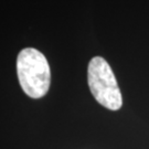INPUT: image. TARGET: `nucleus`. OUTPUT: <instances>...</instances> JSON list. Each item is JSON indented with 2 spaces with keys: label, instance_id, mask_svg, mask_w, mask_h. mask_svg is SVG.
<instances>
[{
  "label": "nucleus",
  "instance_id": "f257e3e1",
  "mask_svg": "<svg viewBox=\"0 0 149 149\" xmlns=\"http://www.w3.org/2000/svg\"><path fill=\"white\" fill-rule=\"evenodd\" d=\"M17 73L23 92L31 98H41L51 84V71L47 58L34 48L23 49L17 58Z\"/></svg>",
  "mask_w": 149,
  "mask_h": 149
},
{
  "label": "nucleus",
  "instance_id": "f03ea898",
  "mask_svg": "<svg viewBox=\"0 0 149 149\" xmlns=\"http://www.w3.org/2000/svg\"><path fill=\"white\" fill-rule=\"evenodd\" d=\"M87 83L97 103L109 111L123 106V96L111 65L102 56H94L87 68Z\"/></svg>",
  "mask_w": 149,
  "mask_h": 149
}]
</instances>
